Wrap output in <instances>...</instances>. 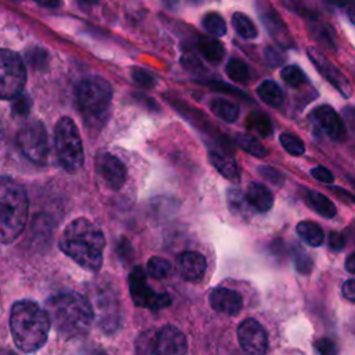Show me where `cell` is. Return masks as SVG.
<instances>
[{"instance_id":"8fae6325","label":"cell","mask_w":355,"mask_h":355,"mask_svg":"<svg viewBox=\"0 0 355 355\" xmlns=\"http://www.w3.org/2000/svg\"><path fill=\"white\" fill-rule=\"evenodd\" d=\"M257 10L265 29L275 43L284 49L294 47V39L277 11L265 0H257Z\"/></svg>"},{"instance_id":"db71d44e","label":"cell","mask_w":355,"mask_h":355,"mask_svg":"<svg viewBox=\"0 0 355 355\" xmlns=\"http://www.w3.org/2000/svg\"><path fill=\"white\" fill-rule=\"evenodd\" d=\"M96 355H107V354H104V352H98V354H96Z\"/></svg>"},{"instance_id":"4316f807","label":"cell","mask_w":355,"mask_h":355,"mask_svg":"<svg viewBox=\"0 0 355 355\" xmlns=\"http://www.w3.org/2000/svg\"><path fill=\"white\" fill-rule=\"evenodd\" d=\"M232 25L234 31L244 39H255L258 36L257 26L254 25L251 18H248L243 12H234L232 15Z\"/></svg>"},{"instance_id":"ba28073f","label":"cell","mask_w":355,"mask_h":355,"mask_svg":"<svg viewBox=\"0 0 355 355\" xmlns=\"http://www.w3.org/2000/svg\"><path fill=\"white\" fill-rule=\"evenodd\" d=\"M26 71L22 58L7 49H0V100H10L22 93Z\"/></svg>"},{"instance_id":"e575fe53","label":"cell","mask_w":355,"mask_h":355,"mask_svg":"<svg viewBox=\"0 0 355 355\" xmlns=\"http://www.w3.org/2000/svg\"><path fill=\"white\" fill-rule=\"evenodd\" d=\"M132 78L135 83H137L141 87H153L155 85V78L146 69L141 68H133L132 69Z\"/></svg>"},{"instance_id":"3957f363","label":"cell","mask_w":355,"mask_h":355,"mask_svg":"<svg viewBox=\"0 0 355 355\" xmlns=\"http://www.w3.org/2000/svg\"><path fill=\"white\" fill-rule=\"evenodd\" d=\"M51 322L46 309L29 300L17 301L10 313V330L15 345L24 352L40 349L49 337Z\"/></svg>"},{"instance_id":"603a6c76","label":"cell","mask_w":355,"mask_h":355,"mask_svg":"<svg viewBox=\"0 0 355 355\" xmlns=\"http://www.w3.org/2000/svg\"><path fill=\"white\" fill-rule=\"evenodd\" d=\"M297 233L311 247H319V245H322V243L324 240V234H323L322 227L318 223L312 222V220L300 222L297 225Z\"/></svg>"},{"instance_id":"ffe728a7","label":"cell","mask_w":355,"mask_h":355,"mask_svg":"<svg viewBox=\"0 0 355 355\" xmlns=\"http://www.w3.org/2000/svg\"><path fill=\"white\" fill-rule=\"evenodd\" d=\"M208 157H209L211 164L215 166V169L223 178H226L227 180H230L233 183H237L240 180V173H239L237 164L230 155L212 150V151L208 153Z\"/></svg>"},{"instance_id":"5b68a950","label":"cell","mask_w":355,"mask_h":355,"mask_svg":"<svg viewBox=\"0 0 355 355\" xmlns=\"http://www.w3.org/2000/svg\"><path fill=\"white\" fill-rule=\"evenodd\" d=\"M112 98L111 85L100 78L93 76L82 80L76 87V101L86 122L92 126L104 121Z\"/></svg>"},{"instance_id":"7c38bea8","label":"cell","mask_w":355,"mask_h":355,"mask_svg":"<svg viewBox=\"0 0 355 355\" xmlns=\"http://www.w3.org/2000/svg\"><path fill=\"white\" fill-rule=\"evenodd\" d=\"M97 178L110 190H119L126 182V168L123 162L110 153H101L94 162Z\"/></svg>"},{"instance_id":"d4e9b609","label":"cell","mask_w":355,"mask_h":355,"mask_svg":"<svg viewBox=\"0 0 355 355\" xmlns=\"http://www.w3.org/2000/svg\"><path fill=\"white\" fill-rule=\"evenodd\" d=\"M247 128L261 137L270 136L273 130L270 119L261 111H254L247 116Z\"/></svg>"},{"instance_id":"816d5d0a","label":"cell","mask_w":355,"mask_h":355,"mask_svg":"<svg viewBox=\"0 0 355 355\" xmlns=\"http://www.w3.org/2000/svg\"><path fill=\"white\" fill-rule=\"evenodd\" d=\"M82 6H94L97 3H100V0H78Z\"/></svg>"},{"instance_id":"f5cc1de1","label":"cell","mask_w":355,"mask_h":355,"mask_svg":"<svg viewBox=\"0 0 355 355\" xmlns=\"http://www.w3.org/2000/svg\"><path fill=\"white\" fill-rule=\"evenodd\" d=\"M0 355H17V354H14V352H12V351H10V349L0 348Z\"/></svg>"},{"instance_id":"f35d334b","label":"cell","mask_w":355,"mask_h":355,"mask_svg":"<svg viewBox=\"0 0 355 355\" xmlns=\"http://www.w3.org/2000/svg\"><path fill=\"white\" fill-rule=\"evenodd\" d=\"M258 171H259V173H261V176L262 178H265L268 182H270V183H273V184H279V186H282V183L284 182V176L277 171V169H275V168H272V166H265V165H262V166H259L258 168Z\"/></svg>"},{"instance_id":"b9f144b4","label":"cell","mask_w":355,"mask_h":355,"mask_svg":"<svg viewBox=\"0 0 355 355\" xmlns=\"http://www.w3.org/2000/svg\"><path fill=\"white\" fill-rule=\"evenodd\" d=\"M182 64H183V67H184L187 71H190V72H193V73L204 72L202 64H201L200 60H198L196 55H193V54H184V55L182 57Z\"/></svg>"},{"instance_id":"4fadbf2b","label":"cell","mask_w":355,"mask_h":355,"mask_svg":"<svg viewBox=\"0 0 355 355\" xmlns=\"http://www.w3.org/2000/svg\"><path fill=\"white\" fill-rule=\"evenodd\" d=\"M237 340L248 355H265L268 349V334L262 324L252 318L244 319L239 324Z\"/></svg>"},{"instance_id":"2e32d148","label":"cell","mask_w":355,"mask_h":355,"mask_svg":"<svg viewBox=\"0 0 355 355\" xmlns=\"http://www.w3.org/2000/svg\"><path fill=\"white\" fill-rule=\"evenodd\" d=\"M209 305L216 312L234 316L237 315L243 308V298L241 295L230 288L226 287H218L214 288L209 294Z\"/></svg>"},{"instance_id":"ac0fdd59","label":"cell","mask_w":355,"mask_h":355,"mask_svg":"<svg viewBox=\"0 0 355 355\" xmlns=\"http://www.w3.org/2000/svg\"><path fill=\"white\" fill-rule=\"evenodd\" d=\"M245 198L248 200L251 207L258 212L269 211L275 202V197L272 191L265 184L257 183V182H251L247 186Z\"/></svg>"},{"instance_id":"4dcf8cb0","label":"cell","mask_w":355,"mask_h":355,"mask_svg":"<svg viewBox=\"0 0 355 355\" xmlns=\"http://www.w3.org/2000/svg\"><path fill=\"white\" fill-rule=\"evenodd\" d=\"M291 254H293V259H294L297 272L301 275L311 273L313 262H312V258L306 254V251L301 245H293Z\"/></svg>"},{"instance_id":"7402d4cb","label":"cell","mask_w":355,"mask_h":355,"mask_svg":"<svg viewBox=\"0 0 355 355\" xmlns=\"http://www.w3.org/2000/svg\"><path fill=\"white\" fill-rule=\"evenodd\" d=\"M209 108L214 115H216L219 119L227 123L236 122L240 114L239 105L226 98H212L209 103Z\"/></svg>"},{"instance_id":"f546056e","label":"cell","mask_w":355,"mask_h":355,"mask_svg":"<svg viewBox=\"0 0 355 355\" xmlns=\"http://www.w3.org/2000/svg\"><path fill=\"white\" fill-rule=\"evenodd\" d=\"M236 141L239 144V147H241L244 151H247L248 154L258 157V158H263L268 154V150L261 144V141H258L255 137L245 135V133H239L236 136Z\"/></svg>"},{"instance_id":"cb8c5ba5","label":"cell","mask_w":355,"mask_h":355,"mask_svg":"<svg viewBox=\"0 0 355 355\" xmlns=\"http://www.w3.org/2000/svg\"><path fill=\"white\" fill-rule=\"evenodd\" d=\"M197 49L200 51V54L209 62H219L222 61L223 55H225V47L223 44L216 40V39H211V37H202L198 40L197 43Z\"/></svg>"},{"instance_id":"52a82bcc","label":"cell","mask_w":355,"mask_h":355,"mask_svg":"<svg viewBox=\"0 0 355 355\" xmlns=\"http://www.w3.org/2000/svg\"><path fill=\"white\" fill-rule=\"evenodd\" d=\"M54 146L61 166L73 173L79 171L85 162L83 146L79 129L69 116L58 119L54 129Z\"/></svg>"},{"instance_id":"c3c4849f","label":"cell","mask_w":355,"mask_h":355,"mask_svg":"<svg viewBox=\"0 0 355 355\" xmlns=\"http://www.w3.org/2000/svg\"><path fill=\"white\" fill-rule=\"evenodd\" d=\"M35 3L46 8H55L60 6L61 1L60 0H35Z\"/></svg>"},{"instance_id":"d590c367","label":"cell","mask_w":355,"mask_h":355,"mask_svg":"<svg viewBox=\"0 0 355 355\" xmlns=\"http://www.w3.org/2000/svg\"><path fill=\"white\" fill-rule=\"evenodd\" d=\"M312 32H313V36H315L319 42H322V43H323L324 46H327L329 49L336 50L334 35H333V32H331L329 28H326L324 25H320L318 29H312Z\"/></svg>"},{"instance_id":"ab89813d","label":"cell","mask_w":355,"mask_h":355,"mask_svg":"<svg viewBox=\"0 0 355 355\" xmlns=\"http://www.w3.org/2000/svg\"><path fill=\"white\" fill-rule=\"evenodd\" d=\"M29 97L24 96V94H18L17 97H14V101H12V112L15 115H19V116H24L29 112Z\"/></svg>"},{"instance_id":"d6a6232c","label":"cell","mask_w":355,"mask_h":355,"mask_svg":"<svg viewBox=\"0 0 355 355\" xmlns=\"http://www.w3.org/2000/svg\"><path fill=\"white\" fill-rule=\"evenodd\" d=\"M279 140H280V144L283 146V148L290 154V155H294V157H298L301 154H304L305 151V144L304 141L293 135V133H282L279 136Z\"/></svg>"},{"instance_id":"7bdbcfd3","label":"cell","mask_w":355,"mask_h":355,"mask_svg":"<svg viewBox=\"0 0 355 355\" xmlns=\"http://www.w3.org/2000/svg\"><path fill=\"white\" fill-rule=\"evenodd\" d=\"M311 175L313 179H316L318 182H322V183H333L334 182V175L324 166L319 165V166H315L311 169Z\"/></svg>"},{"instance_id":"7dc6e473","label":"cell","mask_w":355,"mask_h":355,"mask_svg":"<svg viewBox=\"0 0 355 355\" xmlns=\"http://www.w3.org/2000/svg\"><path fill=\"white\" fill-rule=\"evenodd\" d=\"M345 269H347V272L355 275V252H352L351 255L347 257V259H345Z\"/></svg>"},{"instance_id":"83f0119b","label":"cell","mask_w":355,"mask_h":355,"mask_svg":"<svg viewBox=\"0 0 355 355\" xmlns=\"http://www.w3.org/2000/svg\"><path fill=\"white\" fill-rule=\"evenodd\" d=\"M226 73L232 80L237 83H247L251 79L248 65L239 58L229 60V62L226 64Z\"/></svg>"},{"instance_id":"9f6ffc18","label":"cell","mask_w":355,"mask_h":355,"mask_svg":"<svg viewBox=\"0 0 355 355\" xmlns=\"http://www.w3.org/2000/svg\"><path fill=\"white\" fill-rule=\"evenodd\" d=\"M352 183H354V187H355V180H352Z\"/></svg>"},{"instance_id":"f1b7e54d","label":"cell","mask_w":355,"mask_h":355,"mask_svg":"<svg viewBox=\"0 0 355 355\" xmlns=\"http://www.w3.org/2000/svg\"><path fill=\"white\" fill-rule=\"evenodd\" d=\"M173 272V268L172 265L164 259V258H159V257H151L147 262V273L153 277V279H157V280H162V279H166L172 275Z\"/></svg>"},{"instance_id":"836d02e7","label":"cell","mask_w":355,"mask_h":355,"mask_svg":"<svg viewBox=\"0 0 355 355\" xmlns=\"http://www.w3.org/2000/svg\"><path fill=\"white\" fill-rule=\"evenodd\" d=\"M282 79L291 87H300L305 82V73L298 65H286L280 71Z\"/></svg>"},{"instance_id":"9a60e30c","label":"cell","mask_w":355,"mask_h":355,"mask_svg":"<svg viewBox=\"0 0 355 355\" xmlns=\"http://www.w3.org/2000/svg\"><path fill=\"white\" fill-rule=\"evenodd\" d=\"M313 122L331 140L340 141L345 137V123L330 105H320L312 112Z\"/></svg>"},{"instance_id":"484cf974","label":"cell","mask_w":355,"mask_h":355,"mask_svg":"<svg viewBox=\"0 0 355 355\" xmlns=\"http://www.w3.org/2000/svg\"><path fill=\"white\" fill-rule=\"evenodd\" d=\"M227 204L230 211L240 216H247L251 214V209H254L248 200L245 198V194H243L237 189L227 190Z\"/></svg>"},{"instance_id":"8992f818","label":"cell","mask_w":355,"mask_h":355,"mask_svg":"<svg viewBox=\"0 0 355 355\" xmlns=\"http://www.w3.org/2000/svg\"><path fill=\"white\" fill-rule=\"evenodd\" d=\"M186 336L172 324L143 331L135 345V355H186Z\"/></svg>"},{"instance_id":"ee69618b","label":"cell","mask_w":355,"mask_h":355,"mask_svg":"<svg viewBox=\"0 0 355 355\" xmlns=\"http://www.w3.org/2000/svg\"><path fill=\"white\" fill-rule=\"evenodd\" d=\"M345 245V237L340 232H331L329 234V247L334 251H340Z\"/></svg>"},{"instance_id":"f6af8a7d","label":"cell","mask_w":355,"mask_h":355,"mask_svg":"<svg viewBox=\"0 0 355 355\" xmlns=\"http://www.w3.org/2000/svg\"><path fill=\"white\" fill-rule=\"evenodd\" d=\"M209 87H212L214 90H219V92H225V93H230V94H236V96H240V97H247L243 92L229 86V85H225L222 82H208L207 83Z\"/></svg>"},{"instance_id":"277c9868","label":"cell","mask_w":355,"mask_h":355,"mask_svg":"<svg viewBox=\"0 0 355 355\" xmlns=\"http://www.w3.org/2000/svg\"><path fill=\"white\" fill-rule=\"evenodd\" d=\"M28 211L24 186L11 178L0 176V243L10 244L22 234Z\"/></svg>"},{"instance_id":"60d3db41","label":"cell","mask_w":355,"mask_h":355,"mask_svg":"<svg viewBox=\"0 0 355 355\" xmlns=\"http://www.w3.org/2000/svg\"><path fill=\"white\" fill-rule=\"evenodd\" d=\"M265 60H266V62H268L272 68H275V67H279V65L283 64L284 55H283L276 47L268 46V47L265 49Z\"/></svg>"},{"instance_id":"681fc988","label":"cell","mask_w":355,"mask_h":355,"mask_svg":"<svg viewBox=\"0 0 355 355\" xmlns=\"http://www.w3.org/2000/svg\"><path fill=\"white\" fill-rule=\"evenodd\" d=\"M345 8H347V11H345V12H347V17H348L349 21L355 25V0H354L351 4H348Z\"/></svg>"},{"instance_id":"5bb4252c","label":"cell","mask_w":355,"mask_h":355,"mask_svg":"<svg viewBox=\"0 0 355 355\" xmlns=\"http://www.w3.org/2000/svg\"><path fill=\"white\" fill-rule=\"evenodd\" d=\"M306 54H308V58L311 60V62L315 65V68L326 78L327 82H330L336 87V90L341 96L351 97L352 86H351L348 78L338 69V67H336L316 47H308Z\"/></svg>"},{"instance_id":"6da1fadb","label":"cell","mask_w":355,"mask_h":355,"mask_svg":"<svg viewBox=\"0 0 355 355\" xmlns=\"http://www.w3.org/2000/svg\"><path fill=\"white\" fill-rule=\"evenodd\" d=\"M58 247L83 269L98 272L103 265L105 237L93 222L76 218L64 229Z\"/></svg>"},{"instance_id":"1f68e13d","label":"cell","mask_w":355,"mask_h":355,"mask_svg":"<svg viewBox=\"0 0 355 355\" xmlns=\"http://www.w3.org/2000/svg\"><path fill=\"white\" fill-rule=\"evenodd\" d=\"M202 26L208 33L214 36H223L226 33V22L216 12H208L202 18Z\"/></svg>"},{"instance_id":"74e56055","label":"cell","mask_w":355,"mask_h":355,"mask_svg":"<svg viewBox=\"0 0 355 355\" xmlns=\"http://www.w3.org/2000/svg\"><path fill=\"white\" fill-rule=\"evenodd\" d=\"M315 348L319 355H338V348L330 338H319L315 341Z\"/></svg>"},{"instance_id":"8d00e7d4","label":"cell","mask_w":355,"mask_h":355,"mask_svg":"<svg viewBox=\"0 0 355 355\" xmlns=\"http://www.w3.org/2000/svg\"><path fill=\"white\" fill-rule=\"evenodd\" d=\"M47 53L42 49H33L29 53H26V61L33 67V68H43L47 65Z\"/></svg>"},{"instance_id":"7a4b0ae2","label":"cell","mask_w":355,"mask_h":355,"mask_svg":"<svg viewBox=\"0 0 355 355\" xmlns=\"http://www.w3.org/2000/svg\"><path fill=\"white\" fill-rule=\"evenodd\" d=\"M51 326L65 338L85 336L93 323L94 311L86 297L79 293H60L46 302Z\"/></svg>"},{"instance_id":"11a10c76","label":"cell","mask_w":355,"mask_h":355,"mask_svg":"<svg viewBox=\"0 0 355 355\" xmlns=\"http://www.w3.org/2000/svg\"><path fill=\"white\" fill-rule=\"evenodd\" d=\"M354 336H355V324H354Z\"/></svg>"},{"instance_id":"e0dca14e","label":"cell","mask_w":355,"mask_h":355,"mask_svg":"<svg viewBox=\"0 0 355 355\" xmlns=\"http://www.w3.org/2000/svg\"><path fill=\"white\" fill-rule=\"evenodd\" d=\"M178 269L187 282H200L207 270L205 257L198 251H183L178 257Z\"/></svg>"},{"instance_id":"bcb514c9","label":"cell","mask_w":355,"mask_h":355,"mask_svg":"<svg viewBox=\"0 0 355 355\" xmlns=\"http://www.w3.org/2000/svg\"><path fill=\"white\" fill-rule=\"evenodd\" d=\"M341 293L348 300V301H352L355 302V280L351 279V280H347L343 287H341Z\"/></svg>"},{"instance_id":"44dd1931","label":"cell","mask_w":355,"mask_h":355,"mask_svg":"<svg viewBox=\"0 0 355 355\" xmlns=\"http://www.w3.org/2000/svg\"><path fill=\"white\" fill-rule=\"evenodd\" d=\"M257 94L265 104H268L269 107H273V108H277L284 103L283 90L273 80H263L257 87Z\"/></svg>"},{"instance_id":"d6986e66","label":"cell","mask_w":355,"mask_h":355,"mask_svg":"<svg viewBox=\"0 0 355 355\" xmlns=\"http://www.w3.org/2000/svg\"><path fill=\"white\" fill-rule=\"evenodd\" d=\"M304 191V200L306 201V204L319 215H322L323 218H334L337 214L336 205L333 204V201L326 197L324 194L316 191V190H308V189H302Z\"/></svg>"},{"instance_id":"30bf717a","label":"cell","mask_w":355,"mask_h":355,"mask_svg":"<svg viewBox=\"0 0 355 355\" xmlns=\"http://www.w3.org/2000/svg\"><path fill=\"white\" fill-rule=\"evenodd\" d=\"M128 280L130 297L137 306L147 309H161L166 308L172 302V297L168 293L155 291L147 283V276L140 266H135L132 269Z\"/></svg>"},{"instance_id":"f907efd6","label":"cell","mask_w":355,"mask_h":355,"mask_svg":"<svg viewBox=\"0 0 355 355\" xmlns=\"http://www.w3.org/2000/svg\"><path fill=\"white\" fill-rule=\"evenodd\" d=\"M330 6L334 7H347L348 4H351L354 0H326Z\"/></svg>"},{"instance_id":"9c48e42d","label":"cell","mask_w":355,"mask_h":355,"mask_svg":"<svg viewBox=\"0 0 355 355\" xmlns=\"http://www.w3.org/2000/svg\"><path fill=\"white\" fill-rule=\"evenodd\" d=\"M17 146L21 153L32 162L44 165L49 159V139L44 125L32 121L24 125L17 135Z\"/></svg>"}]
</instances>
